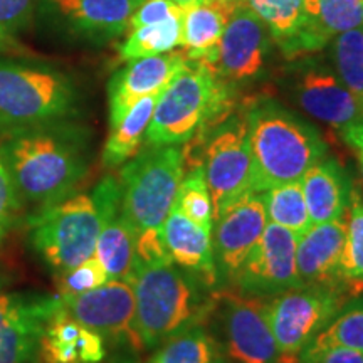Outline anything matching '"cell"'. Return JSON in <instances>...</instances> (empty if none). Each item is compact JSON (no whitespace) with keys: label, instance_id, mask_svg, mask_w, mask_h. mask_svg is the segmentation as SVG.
<instances>
[{"label":"cell","instance_id":"40","mask_svg":"<svg viewBox=\"0 0 363 363\" xmlns=\"http://www.w3.org/2000/svg\"><path fill=\"white\" fill-rule=\"evenodd\" d=\"M340 136L345 143L350 147V150L355 153V158L358 162V170H360L362 182H363V120L357 121L347 128L338 131Z\"/></svg>","mask_w":363,"mask_h":363},{"label":"cell","instance_id":"33","mask_svg":"<svg viewBox=\"0 0 363 363\" xmlns=\"http://www.w3.org/2000/svg\"><path fill=\"white\" fill-rule=\"evenodd\" d=\"M328 59L338 78L363 101V26L331 39Z\"/></svg>","mask_w":363,"mask_h":363},{"label":"cell","instance_id":"18","mask_svg":"<svg viewBox=\"0 0 363 363\" xmlns=\"http://www.w3.org/2000/svg\"><path fill=\"white\" fill-rule=\"evenodd\" d=\"M91 194L103 216L94 256L110 279H130L135 261L136 230L121 207L120 182L116 177L106 175Z\"/></svg>","mask_w":363,"mask_h":363},{"label":"cell","instance_id":"41","mask_svg":"<svg viewBox=\"0 0 363 363\" xmlns=\"http://www.w3.org/2000/svg\"><path fill=\"white\" fill-rule=\"evenodd\" d=\"M101 363H138V360L133 355H130V353H116V355H113L111 358H104Z\"/></svg>","mask_w":363,"mask_h":363},{"label":"cell","instance_id":"38","mask_svg":"<svg viewBox=\"0 0 363 363\" xmlns=\"http://www.w3.org/2000/svg\"><path fill=\"white\" fill-rule=\"evenodd\" d=\"M182 12H184V7L172 2V0H142L140 6L136 7V11L133 12V16H131L126 33L131 29H136V27H143L167 21L170 19V17L179 16Z\"/></svg>","mask_w":363,"mask_h":363},{"label":"cell","instance_id":"2","mask_svg":"<svg viewBox=\"0 0 363 363\" xmlns=\"http://www.w3.org/2000/svg\"><path fill=\"white\" fill-rule=\"evenodd\" d=\"M246 121L256 192L301 180L328 155L321 131L278 99H257L246 110Z\"/></svg>","mask_w":363,"mask_h":363},{"label":"cell","instance_id":"25","mask_svg":"<svg viewBox=\"0 0 363 363\" xmlns=\"http://www.w3.org/2000/svg\"><path fill=\"white\" fill-rule=\"evenodd\" d=\"M238 4L239 0H201L184 7L180 45L187 59L214 62L217 45Z\"/></svg>","mask_w":363,"mask_h":363},{"label":"cell","instance_id":"44","mask_svg":"<svg viewBox=\"0 0 363 363\" xmlns=\"http://www.w3.org/2000/svg\"><path fill=\"white\" fill-rule=\"evenodd\" d=\"M12 48H13V44H11L9 40H6L2 35H0V52L9 51V49H12Z\"/></svg>","mask_w":363,"mask_h":363},{"label":"cell","instance_id":"31","mask_svg":"<svg viewBox=\"0 0 363 363\" xmlns=\"http://www.w3.org/2000/svg\"><path fill=\"white\" fill-rule=\"evenodd\" d=\"M266 26L271 40L283 49L296 38L306 22L305 0H246Z\"/></svg>","mask_w":363,"mask_h":363},{"label":"cell","instance_id":"8","mask_svg":"<svg viewBox=\"0 0 363 363\" xmlns=\"http://www.w3.org/2000/svg\"><path fill=\"white\" fill-rule=\"evenodd\" d=\"M192 140L201 142V160L214 203V217L240 195L254 190L252 155L246 111H229ZM190 140V142H192ZM195 163V165H197Z\"/></svg>","mask_w":363,"mask_h":363},{"label":"cell","instance_id":"20","mask_svg":"<svg viewBox=\"0 0 363 363\" xmlns=\"http://www.w3.org/2000/svg\"><path fill=\"white\" fill-rule=\"evenodd\" d=\"M162 233L174 264L195 276L211 291H219L212 230L195 224L174 206L167 216Z\"/></svg>","mask_w":363,"mask_h":363},{"label":"cell","instance_id":"12","mask_svg":"<svg viewBox=\"0 0 363 363\" xmlns=\"http://www.w3.org/2000/svg\"><path fill=\"white\" fill-rule=\"evenodd\" d=\"M142 0H38L35 17L72 40L103 45L126 34Z\"/></svg>","mask_w":363,"mask_h":363},{"label":"cell","instance_id":"15","mask_svg":"<svg viewBox=\"0 0 363 363\" xmlns=\"http://www.w3.org/2000/svg\"><path fill=\"white\" fill-rule=\"evenodd\" d=\"M271 35L246 0H239L217 45L212 67L229 86L261 78L269 56Z\"/></svg>","mask_w":363,"mask_h":363},{"label":"cell","instance_id":"4","mask_svg":"<svg viewBox=\"0 0 363 363\" xmlns=\"http://www.w3.org/2000/svg\"><path fill=\"white\" fill-rule=\"evenodd\" d=\"M233 89L206 61L187 59L158 96L143 147L189 143L233 111Z\"/></svg>","mask_w":363,"mask_h":363},{"label":"cell","instance_id":"36","mask_svg":"<svg viewBox=\"0 0 363 363\" xmlns=\"http://www.w3.org/2000/svg\"><path fill=\"white\" fill-rule=\"evenodd\" d=\"M38 0H0V35L9 43L33 24Z\"/></svg>","mask_w":363,"mask_h":363},{"label":"cell","instance_id":"9","mask_svg":"<svg viewBox=\"0 0 363 363\" xmlns=\"http://www.w3.org/2000/svg\"><path fill=\"white\" fill-rule=\"evenodd\" d=\"M269 299L216 291L207 321L222 355L234 363H279V352L269 323Z\"/></svg>","mask_w":363,"mask_h":363},{"label":"cell","instance_id":"27","mask_svg":"<svg viewBox=\"0 0 363 363\" xmlns=\"http://www.w3.org/2000/svg\"><path fill=\"white\" fill-rule=\"evenodd\" d=\"M219 345L206 323L187 326L158 345L148 363H208Z\"/></svg>","mask_w":363,"mask_h":363},{"label":"cell","instance_id":"17","mask_svg":"<svg viewBox=\"0 0 363 363\" xmlns=\"http://www.w3.org/2000/svg\"><path fill=\"white\" fill-rule=\"evenodd\" d=\"M59 298L67 315L101 335L104 342H128L140 348L135 333V294L128 279H110L91 291Z\"/></svg>","mask_w":363,"mask_h":363},{"label":"cell","instance_id":"5","mask_svg":"<svg viewBox=\"0 0 363 363\" xmlns=\"http://www.w3.org/2000/svg\"><path fill=\"white\" fill-rule=\"evenodd\" d=\"M81 93L67 72L45 62L0 56V135L72 120Z\"/></svg>","mask_w":363,"mask_h":363},{"label":"cell","instance_id":"19","mask_svg":"<svg viewBox=\"0 0 363 363\" xmlns=\"http://www.w3.org/2000/svg\"><path fill=\"white\" fill-rule=\"evenodd\" d=\"M126 62L108 83L110 126H115L136 101L165 88L187 62V56L182 51H170Z\"/></svg>","mask_w":363,"mask_h":363},{"label":"cell","instance_id":"29","mask_svg":"<svg viewBox=\"0 0 363 363\" xmlns=\"http://www.w3.org/2000/svg\"><path fill=\"white\" fill-rule=\"evenodd\" d=\"M267 222L286 227L291 233L303 235L313 225L303 194L301 180L279 184L262 190Z\"/></svg>","mask_w":363,"mask_h":363},{"label":"cell","instance_id":"23","mask_svg":"<svg viewBox=\"0 0 363 363\" xmlns=\"http://www.w3.org/2000/svg\"><path fill=\"white\" fill-rule=\"evenodd\" d=\"M106 353L101 335L78 323L61 303L40 338L39 358L43 363H101Z\"/></svg>","mask_w":363,"mask_h":363},{"label":"cell","instance_id":"13","mask_svg":"<svg viewBox=\"0 0 363 363\" xmlns=\"http://www.w3.org/2000/svg\"><path fill=\"white\" fill-rule=\"evenodd\" d=\"M267 225L262 194L251 190L214 217L212 246L219 289H233L244 261Z\"/></svg>","mask_w":363,"mask_h":363},{"label":"cell","instance_id":"42","mask_svg":"<svg viewBox=\"0 0 363 363\" xmlns=\"http://www.w3.org/2000/svg\"><path fill=\"white\" fill-rule=\"evenodd\" d=\"M9 284H11V278L7 276V272H4L2 269H0V294L6 291V288Z\"/></svg>","mask_w":363,"mask_h":363},{"label":"cell","instance_id":"22","mask_svg":"<svg viewBox=\"0 0 363 363\" xmlns=\"http://www.w3.org/2000/svg\"><path fill=\"white\" fill-rule=\"evenodd\" d=\"M306 22L281 49L288 59L321 52L331 39L363 26V0H305Z\"/></svg>","mask_w":363,"mask_h":363},{"label":"cell","instance_id":"7","mask_svg":"<svg viewBox=\"0 0 363 363\" xmlns=\"http://www.w3.org/2000/svg\"><path fill=\"white\" fill-rule=\"evenodd\" d=\"M27 225L30 246L61 274L94 256L103 216L93 194H72L35 208Z\"/></svg>","mask_w":363,"mask_h":363},{"label":"cell","instance_id":"1","mask_svg":"<svg viewBox=\"0 0 363 363\" xmlns=\"http://www.w3.org/2000/svg\"><path fill=\"white\" fill-rule=\"evenodd\" d=\"M0 160L19 201L44 207L76 194L91 169V135L71 120L2 135Z\"/></svg>","mask_w":363,"mask_h":363},{"label":"cell","instance_id":"28","mask_svg":"<svg viewBox=\"0 0 363 363\" xmlns=\"http://www.w3.org/2000/svg\"><path fill=\"white\" fill-rule=\"evenodd\" d=\"M182 19L184 12L157 24L128 30L125 34V40L118 48L120 57L123 61H133L175 51V48L182 44Z\"/></svg>","mask_w":363,"mask_h":363},{"label":"cell","instance_id":"35","mask_svg":"<svg viewBox=\"0 0 363 363\" xmlns=\"http://www.w3.org/2000/svg\"><path fill=\"white\" fill-rule=\"evenodd\" d=\"M106 281H110L108 272L104 271L96 256H93L81 264L57 274V294L59 296H74V294L99 288Z\"/></svg>","mask_w":363,"mask_h":363},{"label":"cell","instance_id":"11","mask_svg":"<svg viewBox=\"0 0 363 363\" xmlns=\"http://www.w3.org/2000/svg\"><path fill=\"white\" fill-rule=\"evenodd\" d=\"M338 286L299 284L269 299V323L279 352V363H296L316 335L333 320L347 301Z\"/></svg>","mask_w":363,"mask_h":363},{"label":"cell","instance_id":"16","mask_svg":"<svg viewBox=\"0 0 363 363\" xmlns=\"http://www.w3.org/2000/svg\"><path fill=\"white\" fill-rule=\"evenodd\" d=\"M59 308V294H0V363H35L45 325Z\"/></svg>","mask_w":363,"mask_h":363},{"label":"cell","instance_id":"26","mask_svg":"<svg viewBox=\"0 0 363 363\" xmlns=\"http://www.w3.org/2000/svg\"><path fill=\"white\" fill-rule=\"evenodd\" d=\"M162 91L148 94L136 101L115 126H110V135H108L101 152V163L104 169H118L140 152Z\"/></svg>","mask_w":363,"mask_h":363},{"label":"cell","instance_id":"6","mask_svg":"<svg viewBox=\"0 0 363 363\" xmlns=\"http://www.w3.org/2000/svg\"><path fill=\"white\" fill-rule=\"evenodd\" d=\"M185 175L182 145L143 147L121 165V207L136 233L162 230Z\"/></svg>","mask_w":363,"mask_h":363},{"label":"cell","instance_id":"10","mask_svg":"<svg viewBox=\"0 0 363 363\" xmlns=\"http://www.w3.org/2000/svg\"><path fill=\"white\" fill-rule=\"evenodd\" d=\"M281 84L299 110L330 128L342 131L363 120V101L343 84L321 52L291 59Z\"/></svg>","mask_w":363,"mask_h":363},{"label":"cell","instance_id":"30","mask_svg":"<svg viewBox=\"0 0 363 363\" xmlns=\"http://www.w3.org/2000/svg\"><path fill=\"white\" fill-rule=\"evenodd\" d=\"M340 278L348 293L363 294V195L355 184L347 211V235L340 262Z\"/></svg>","mask_w":363,"mask_h":363},{"label":"cell","instance_id":"24","mask_svg":"<svg viewBox=\"0 0 363 363\" xmlns=\"http://www.w3.org/2000/svg\"><path fill=\"white\" fill-rule=\"evenodd\" d=\"M303 194L311 224L337 220L347 216L353 182L335 157L321 158L301 177Z\"/></svg>","mask_w":363,"mask_h":363},{"label":"cell","instance_id":"43","mask_svg":"<svg viewBox=\"0 0 363 363\" xmlns=\"http://www.w3.org/2000/svg\"><path fill=\"white\" fill-rule=\"evenodd\" d=\"M208 363H234V362L229 360V358L222 355V353H217V355H216L214 358H212V360L208 362Z\"/></svg>","mask_w":363,"mask_h":363},{"label":"cell","instance_id":"3","mask_svg":"<svg viewBox=\"0 0 363 363\" xmlns=\"http://www.w3.org/2000/svg\"><path fill=\"white\" fill-rule=\"evenodd\" d=\"M135 333L140 348L152 350L187 326L207 323L216 291L174 262L133 266Z\"/></svg>","mask_w":363,"mask_h":363},{"label":"cell","instance_id":"45","mask_svg":"<svg viewBox=\"0 0 363 363\" xmlns=\"http://www.w3.org/2000/svg\"><path fill=\"white\" fill-rule=\"evenodd\" d=\"M172 2L179 4V6H182V7H189V6H194V4L201 2V0H172Z\"/></svg>","mask_w":363,"mask_h":363},{"label":"cell","instance_id":"39","mask_svg":"<svg viewBox=\"0 0 363 363\" xmlns=\"http://www.w3.org/2000/svg\"><path fill=\"white\" fill-rule=\"evenodd\" d=\"M296 363H363V353L348 348H306Z\"/></svg>","mask_w":363,"mask_h":363},{"label":"cell","instance_id":"21","mask_svg":"<svg viewBox=\"0 0 363 363\" xmlns=\"http://www.w3.org/2000/svg\"><path fill=\"white\" fill-rule=\"evenodd\" d=\"M345 235H347V216L323 224H313L305 234L299 235L296 244L299 284L345 288L340 278Z\"/></svg>","mask_w":363,"mask_h":363},{"label":"cell","instance_id":"14","mask_svg":"<svg viewBox=\"0 0 363 363\" xmlns=\"http://www.w3.org/2000/svg\"><path fill=\"white\" fill-rule=\"evenodd\" d=\"M296 244V234L267 222L261 239L240 267L234 291L246 296L274 298L299 286Z\"/></svg>","mask_w":363,"mask_h":363},{"label":"cell","instance_id":"34","mask_svg":"<svg viewBox=\"0 0 363 363\" xmlns=\"http://www.w3.org/2000/svg\"><path fill=\"white\" fill-rule=\"evenodd\" d=\"M174 206L179 207L195 224L212 230V227H214V203H212V195L208 190L202 165L197 163L189 172H185Z\"/></svg>","mask_w":363,"mask_h":363},{"label":"cell","instance_id":"37","mask_svg":"<svg viewBox=\"0 0 363 363\" xmlns=\"http://www.w3.org/2000/svg\"><path fill=\"white\" fill-rule=\"evenodd\" d=\"M21 206L19 195L13 189L11 177H9L6 167L0 160V246L11 233Z\"/></svg>","mask_w":363,"mask_h":363},{"label":"cell","instance_id":"32","mask_svg":"<svg viewBox=\"0 0 363 363\" xmlns=\"http://www.w3.org/2000/svg\"><path fill=\"white\" fill-rule=\"evenodd\" d=\"M331 347L363 353V294L345 301L333 320L316 335V338L306 348Z\"/></svg>","mask_w":363,"mask_h":363}]
</instances>
